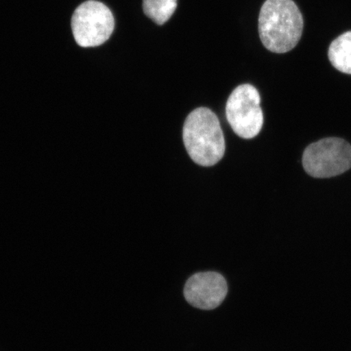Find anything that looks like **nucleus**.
Listing matches in <instances>:
<instances>
[{"instance_id":"1","label":"nucleus","mask_w":351,"mask_h":351,"mask_svg":"<svg viewBox=\"0 0 351 351\" xmlns=\"http://www.w3.org/2000/svg\"><path fill=\"white\" fill-rule=\"evenodd\" d=\"M304 30V17L293 0H266L258 17V33L267 50L285 53L295 48Z\"/></svg>"},{"instance_id":"2","label":"nucleus","mask_w":351,"mask_h":351,"mask_svg":"<svg viewBox=\"0 0 351 351\" xmlns=\"http://www.w3.org/2000/svg\"><path fill=\"white\" fill-rule=\"evenodd\" d=\"M183 141L189 156L197 165H217L225 155L226 141L218 117L207 108L189 115L183 127Z\"/></svg>"},{"instance_id":"3","label":"nucleus","mask_w":351,"mask_h":351,"mask_svg":"<svg viewBox=\"0 0 351 351\" xmlns=\"http://www.w3.org/2000/svg\"><path fill=\"white\" fill-rule=\"evenodd\" d=\"M307 174L315 178H329L351 169V146L346 140L327 138L311 143L302 156Z\"/></svg>"},{"instance_id":"4","label":"nucleus","mask_w":351,"mask_h":351,"mask_svg":"<svg viewBox=\"0 0 351 351\" xmlns=\"http://www.w3.org/2000/svg\"><path fill=\"white\" fill-rule=\"evenodd\" d=\"M71 25L78 46L95 47L102 45L111 37L115 28V19L105 4L89 0L74 11Z\"/></svg>"},{"instance_id":"5","label":"nucleus","mask_w":351,"mask_h":351,"mask_svg":"<svg viewBox=\"0 0 351 351\" xmlns=\"http://www.w3.org/2000/svg\"><path fill=\"white\" fill-rule=\"evenodd\" d=\"M261 95L256 87L241 85L232 92L226 104L227 121L234 133L245 139L260 134L263 125Z\"/></svg>"},{"instance_id":"6","label":"nucleus","mask_w":351,"mask_h":351,"mask_svg":"<svg viewBox=\"0 0 351 351\" xmlns=\"http://www.w3.org/2000/svg\"><path fill=\"white\" fill-rule=\"evenodd\" d=\"M228 293L225 278L215 271L193 275L184 289L186 301L202 310H213L222 304Z\"/></svg>"},{"instance_id":"7","label":"nucleus","mask_w":351,"mask_h":351,"mask_svg":"<svg viewBox=\"0 0 351 351\" xmlns=\"http://www.w3.org/2000/svg\"><path fill=\"white\" fill-rule=\"evenodd\" d=\"M328 59L339 71L351 74V32L341 34L331 43Z\"/></svg>"},{"instance_id":"8","label":"nucleus","mask_w":351,"mask_h":351,"mask_svg":"<svg viewBox=\"0 0 351 351\" xmlns=\"http://www.w3.org/2000/svg\"><path fill=\"white\" fill-rule=\"evenodd\" d=\"M178 0H143L145 14L156 24L162 25L168 21L177 10Z\"/></svg>"}]
</instances>
